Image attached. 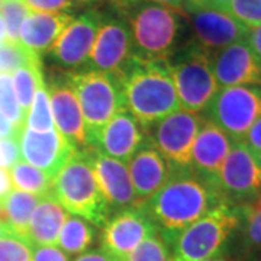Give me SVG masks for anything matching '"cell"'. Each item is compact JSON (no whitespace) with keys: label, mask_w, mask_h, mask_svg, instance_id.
<instances>
[{"label":"cell","mask_w":261,"mask_h":261,"mask_svg":"<svg viewBox=\"0 0 261 261\" xmlns=\"http://www.w3.org/2000/svg\"><path fill=\"white\" fill-rule=\"evenodd\" d=\"M221 203L219 192L189 170H174L164 186L141 207L167 243Z\"/></svg>","instance_id":"6da1fadb"},{"label":"cell","mask_w":261,"mask_h":261,"mask_svg":"<svg viewBox=\"0 0 261 261\" xmlns=\"http://www.w3.org/2000/svg\"><path fill=\"white\" fill-rule=\"evenodd\" d=\"M118 77L125 108L142 128L180 109L167 61H144L134 57Z\"/></svg>","instance_id":"7a4b0ae2"},{"label":"cell","mask_w":261,"mask_h":261,"mask_svg":"<svg viewBox=\"0 0 261 261\" xmlns=\"http://www.w3.org/2000/svg\"><path fill=\"white\" fill-rule=\"evenodd\" d=\"M122 18L129 29L134 57L144 61H167L180 48L183 12L141 0Z\"/></svg>","instance_id":"3957f363"},{"label":"cell","mask_w":261,"mask_h":261,"mask_svg":"<svg viewBox=\"0 0 261 261\" xmlns=\"http://www.w3.org/2000/svg\"><path fill=\"white\" fill-rule=\"evenodd\" d=\"M53 193L70 215L103 228L112 218L84 151L75 149L54 177Z\"/></svg>","instance_id":"277c9868"},{"label":"cell","mask_w":261,"mask_h":261,"mask_svg":"<svg viewBox=\"0 0 261 261\" xmlns=\"http://www.w3.org/2000/svg\"><path fill=\"white\" fill-rule=\"evenodd\" d=\"M240 222L237 206L221 203L205 216L176 233L167 245L174 261L216 258L237 231Z\"/></svg>","instance_id":"5b68a950"},{"label":"cell","mask_w":261,"mask_h":261,"mask_svg":"<svg viewBox=\"0 0 261 261\" xmlns=\"http://www.w3.org/2000/svg\"><path fill=\"white\" fill-rule=\"evenodd\" d=\"M67 77L80 103L89 148L103 126L116 113L126 109L121 80L118 75L90 68H79L74 73H67Z\"/></svg>","instance_id":"8992f818"},{"label":"cell","mask_w":261,"mask_h":261,"mask_svg":"<svg viewBox=\"0 0 261 261\" xmlns=\"http://www.w3.org/2000/svg\"><path fill=\"white\" fill-rule=\"evenodd\" d=\"M167 65L180 109L196 115L203 112L219 89L212 71L211 56L190 41L168 58Z\"/></svg>","instance_id":"52a82bcc"},{"label":"cell","mask_w":261,"mask_h":261,"mask_svg":"<svg viewBox=\"0 0 261 261\" xmlns=\"http://www.w3.org/2000/svg\"><path fill=\"white\" fill-rule=\"evenodd\" d=\"M261 116V86H233L218 89L202 112L205 121L212 122L233 141L243 142L252 123Z\"/></svg>","instance_id":"ba28073f"},{"label":"cell","mask_w":261,"mask_h":261,"mask_svg":"<svg viewBox=\"0 0 261 261\" xmlns=\"http://www.w3.org/2000/svg\"><path fill=\"white\" fill-rule=\"evenodd\" d=\"M226 203L241 206L261 196V159L244 142H233L216 178Z\"/></svg>","instance_id":"9c48e42d"},{"label":"cell","mask_w":261,"mask_h":261,"mask_svg":"<svg viewBox=\"0 0 261 261\" xmlns=\"http://www.w3.org/2000/svg\"><path fill=\"white\" fill-rule=\"evenodd\" d=\"M203 118L178 109L145 129L147 140L174 170H189L196 135Z\"/></svg>","instance_id":"30bf717a"},{"label":"cell","mask_w":261,"mask_h":261,"mask_svg":"<svg viewBox=\"0 0 261 261\" xmlns=\"http://www.w3.org/2000/svg\"><path fill=\"white\" fill-rule=\"evenodd\" d=\"M132 58V41L125 19L115 15H102L93 47L84 68L121 75Z\"/></svg>","instance_id":"8fae6325"},{"label":"cell","mask_w":261,"mask_h":261,"mask_svg":"<svg viewBox=\"0 0 261 261\" xmlns=\"http://www.w3.org/2000/svg\"><path fill=\"white\" fill-rule=\"evenodd\" d=\"M183 15L187 18L193 34L192 42L209 56L233 42L243 41L248 34V29L224 10L186 5Z\"/></svg>","instance_id":"7c38bea8"},{"label":"cell","mask_w":261,"mask_h":261,"mask_svg":"<svg viewBox=\"0 0 261 261\" xmlns=\"http://www.w3.org/2000/svg\"><path fill=\"white\" fill-rule=\"evenodd\" d=\"M159 233L144 209L130 207L112 215L103 226L102 250L123 261L142 241Z\"/></svg>","instance_id":"4fadbf2b"},{"label":"cell","mask_w":261,"mask_h":261,"mask_svg":"<svg viewBox=\"0 0 261 261\" xmlns=\"http://www.w3.org/2000/svg\"><path fill=\"white\" fill-rule=\"evenodd\" d=\"M82 151L89 160L99 189L113 214L142 205L134 190L125 163L111 159L92 147Z\"/></svg>","instance_id":"5bb4252c"},{"label":"cell","mask_w":261,"mask_h":261,"mask_svg":"<svg viewBox=\"0 0 261 261\" xmlns=\"http://www.w3.org/2000/svg\"><path fill=\"white\" fill-rule=\"evenodd\" d=\"M102 13L84 12L67 25L53 45L49 54L57 64L67 70H79L87 63L96 39Z\"/></svg>","instance_id":"9a60e30c"},{"label":"cell","mask_w":261,"mask_h":261,"mask_svg":"<svg viewBox=\"0 0 261 261\" xmlns=\"http://www.w3.org/2000/svg\"><path fill=\"white\" fill-rule=\"evenodd\" d=\"M20 159L56 177L75 148L54 128L48 132L22 128L18 135Z\"/></svg>","instance_id":"2e32d148"},{"label":"cell","mask_w":261,"mask_h":261,"mask_svg":"<svg viewBox=\"0 0 261 261\" xmlns=\"http://www.w3.org/2000/svg\"><path fill=\"white\" fill-rule=\"evenodd\" d=\"M56 128L75 149L87 148V130L80 103L68 77L51 79L47 84Z\"/></svg>","instance_id":"e0dca14e"},{"label":"cell","mask_w":261,"mask_h":261,"mask_svg":"<svg viewBox=\"0 0 261 261\" xmlns=\"http://www.w3.org/2000/svg\"><path fill=\"white\" fill-rule=\"evenodd\" d=\"M211 64L218 87L260 84L261 61L245 39L233 42L211 56Z\"/></svg>","instance_id":"ac0fdd59"},{"label":"cell","mask_w":261,"mask_h":261,"mask_svg":"<svg viewBox=\"0 0 261 261\" xmlns=\"http://www.w3.org/2000/svg\"><path fill=\"white\" fill-rule=\"evenodd\" d=\"M232 145L233 141L224 130L219 129L212 122L203 119L192 147L190 170L216 189L219 170Z\"/></svg>","instance_id":"d6986e66"},{"label":"cell","mask_w":261,"mask_h":261,"mask_svg":"<svg viewBox=\"0 0 261 261\" xmlns=\"http://www.w3.org/2000/svg\"><path fill=\"white\" fill-rule=\"evenodd\" d=\"M145 140V129L125 109L103 126L90 147L126 164Z\"/></svg>","instance_id":"ffe728a7"},{"label":"cell","mask_w":261,"mask_h":261,"mask_svg":"<svg viewBox=\"0 0 261 261\" xmlns=\"http://www.w3.org/2000/svg\"><path fill=\"white\" fill-rule=\"evenodd\" d=\"M130 181L141 203L155 195L171 177L174 168L148 140L134 152L126 163Z\"/></svg>","instance_id":"44dd1931"},{"label":"cell","mask_w":261,"mask_h":261,"mask_svg":"<svg viewBox=\"0 0 261 261\" xmlns=\"http://www.w3.org/2000/svg\"><path fill=\"white\" fill-rule=\"evenodd\" d=\"M74 19L70 12L38 13L31 12L19 31V42L41 57L51 51L64 28Z\"/></svg>","instance_id":"7402d4cb"},{"label":"cell","mask_w":261,"mask_h":261,"mask_svg":"<svg viewBox=\"0 0 261 261\" xmlns=\"http://www.w3.org/2000/svg\"><path fill=\"white\" fill-rule=\"evenodd\" d=\"M68 212L57 200L54 193L41 196L35 206L28 229V241L32 245H56Z\"/></svg>","instance_id":"603a6c76"},{"label":"cell","mask_w":261,"mask_h":261,"mask_svg":"<svg viewBox=\"0 0 261 261\" xmlns=\"http://www.w3.org/2000/svg\"><path fill=\"white\" fill-rule=\"evenodd\" d=\"M39 199L41 196L31 195L27 192L15 190V189H12L9 193L2 199L5 225L9 228L10 232L28 240L31 216Z\"/></svg>","instance_id":"cb8c5ba5"},{"label":"cell","mask_w":261,"mask_h":261,"mask_svg":"<svg viewBox=\"0 0 261 261\" xmlns=\"http://www.w3.org/2000/svg\"><path fill=\"white\" fill-rule=\"evenodd\" d=\"M96 238V228L86 219L68 215L57 238V247L67 255H80L86 252Z\"/></svg>","instance_id":"d4e9b609"},{"label":"cell","mask_w":261,"mask_h":261,"mask_svg":"<svg viewBox=\"0 0 261 261\" xmlns=\"http://www.w3.org/2000/svg\"><path fill=\"white\" fill-rule=\"evenodd\" d=\"M238 209V231L243 250L248 254L261 252V196L250 203L237 206Z\"/></svg>","instance_id":"484cf974"},{"label":"cell","mask_w":261,"mask_h":261,"mask_svg":"<svg viewBox=\"0 0 261 261\" xmlns=\"http://www.w3.org/2000/svg\"><path fill=\"white\" fill-rule=\"evenodd\" d=\"M9 176L12 187L15 190L37 196H44L53 192L54 177L48 176L42 170L25 163L23 160L18 161L10 168Z\"/></svg>","instance_id":"4316f807"},{"label":"cell","mask_w":261,"mask_h":261,"mask_svg":"<svg viewBox=\"0 0 261 261\" xmlns=\"http://www.w3.org/2000/svg\"><path fill=\"white\" fill-rule=\"evenodd\" d=\"M42 79H44V73H42L41 58L34 60L32 63L23 65V67H20L16 71L12 73L13 92H15L20 109L25 113L28 112L35 90H37L38 83Z\"/></svg>","instance_id":"83f0119b"},{"label":"cell","mask_w":261,"mask_h":261,"mask_svg":"<svg viewBox=\"0 0 261 261\" xmlns=\"http://www.w3.org/2000/svg\"><path fill=\"white\" fill-rule=\"evenodd\" d=\"M25 128L37 132H48L54 129V121L51 113V102L48 94L45 79H42L37 86L32 103L25 116Z\"/></svg>","instance_id":"f1b7e54d"},{"label":"cell","mask_w":261,"mask_h":261,"mask_svg":"<svg viewBox=\"0 0 261 261\" xmlns=\"http://www.w3.org/2000/svg\"><path fill=\"white\" fill-rule=\"evenodd\" d=\"M41 57L29 51L20 42L6 41L0 45V74H12L18 68Z\"/></svg>","instance_id":"f546056e"},{"label":"cell","mask_w":261,"mask_h":261,"mask_svg":"<svg viewBox=\"0 0 261 261\" xmlns=\"http://www.w3.org/2000/svg\"><path fill=\"white\" fill-rule=\"evenodd\" d=\"M0 113L9 119L16 129H22L27 113L19 106L13 92L12 74H0Z\"/></svg>","instance_id":"4dcf8cb0"},{"label":"cell","mask_w":261,"mask_h":261,"mask_svg":"<svg viewBox=\"0 0 261 261\" xmlns=\"http://www.w3.org/2000/svg\"><path fill=\"white\" fill-rule=\"evenodd\" d=\"M221 10L248 31L261 25V0H229Z\"/></svg>","instance_id":"1f68e13d"},{"label":"cell","mask_w":261,"mask_h":261,"mask_svg":"<svg viewBox=\"0 0 261 261\" xmlns=\"http://www.w3.org/2000/svg\"><path fill=\"white\" fill-rule=\"evenodd\" d=\"M31 10L22 0H3L0 6V16L6 27V37L10 42H19V31Z\"/></svg>","instance_id":"d6a6232c"},{"label":"cell","mask_w":261,"mask_h":261,"mask_svg":"<svg viewBox=\"0 0 261 261\" xmlns=\"http://www.w3.org/2000/svg\"><path fill=\"white\" fill-rule=\"evenodd\" d=\"M123 261H174L171 251L160 233L147 238Z\"/></svg>","instance_id":"836d02e7"},{"label":"cell","mask_w":261,"mask_h":261,"mask_svg":"<svg viewBox=\"0 0 261 261\" xmlns=\"http://www.w3.org/2000/svg\"><path fill=\"white\" fill-rule=\"evenodd\" d=\"M34 245L15 233L0 237V261H31Z\"/></svg>","instance_id":"e575fe53"},{"label":"cell","mask_w":261,"mask_h":261,"mask_svg":"<svg viewBox=\"0 0 261 261\" xmlns=\"http://www.w3.org/2000/svg\"><path fill=\"white\" fill-rule=\"evenodd\" d=\"M31 12L38 13H60L70 12L79 5L77 0H22Z\"/></svg>","instance_id":"d590c367"},{"label":"cell","mask_w":261,"mask_h":261,"mask_svg":"<svg viewBox=\"0 0 261 261\" xmlns=\"http://www.w3.org/2000/svg\"><path fill=\"white\" fill-rule=\"evenodd\" d=\"M20 161V148L18 137H8L0 140V168L8 170Z\"/></svg>","instance_id":"8d00e7d4"},{"label":"cell","mask_w":261,"mask_h":261,"mask_svg":"<svg viewBox=\"0 0 261 261\" xmlns=\"http://www.w3.org/2000/svg\"><path fill=\"white\" fill-rule=\"evenodd\" d=\"M31 261H70V255L57 245H34Z\"/></svg>","instance_id":"74e56055"},{"label":"cell","mask_w":261,"mask_h":261,"mask_svg":"<svg viewBox=\"0 0 261 261\" xmlns=\"http://www.w3.org/2000/svg\"><path fill=\"white\" fill-rule=\"evenodd\" d=\"M243 142L261 159V116L252 123Z\"/></svg>","instance_id":"f35d334b"},{"label":"cell","mask_w":261,"mask_h":261,"mask_svg":"<svg viewBox=\"0 0 261 261\" xmlns=\"http://www.w3.org/2000/svg\"><path fill=\"white\" fill-rule=\"evenodd\" d=\"M73 261H121L115 258L109 252L100 250H92V251H86L80 255H77Z\"/></svg>","instance_id":"ab89813d"},{"label":"cell","mask_w":261,"mask_h":261,"mask_svg":"<svg viewBox=\"0 0 261 261\" xmlns=\"http://www.w3.org/2000/svg\"><path fill=\"white\" fill-rule=\"evenodd\" d=\"M245 42L248 44V47L251 48L252 53L261 61V25L248 31V34L245 37Z\"/></svg>","instance_id":"60d3db41"},{"label":"cell","mask_w":261,"mask_h":261,"mask_svg":"<svg viewBox=\"0 0 261 261\" xmlns=\"http://www.w3.org/2000/svg\"><path fill=\"white\" fill-rule=\"evenodd\" d=\"M19 129L15 128V125L3 115L0 113V138H8V137H18Z\"/></svg>","instance_id":"b9f144b4"},{"label":"cell","mask_w":261,"mask_h":261,"mask_svg":"<svg viewBox=\"0 0 261 261\" xmlns=\"http://www.w3.org/2000/svg\"><path fill=\"white\" fill-rule=\"evenodd\" d=\"M109 5L113 9H116L121 15H125L129 9H132L135 5H138L141 0H108Z\"/></svg>","instance_id":"7bdbcfd3"},{"label":"cell","mask_w":261,"mask_h":261,"mask_svg":"<svg viewBox=\"0 0 261 261\" xmlns=\"http://www.w3.org/2000/svg\"><path fill=\"white\" fill-rule=\"evenodd\" d=\"M12 181H10V176L8 170L0 168V200L12 190Z\"/></svg>","instance_id":"ee69618b"},{"label":"cell","mask_w":261,"mask_h":261,"mask_svg":"<svg viewBox=\"0 0 261 261\" xmlns=\"http://www.w3.org/2000/svg\"><path fill=\"white\" fill-rule=\"evenodd\" d=\"M147 2L159 3V5L167 6V8H171V9L180 10V12H183V8L186 5V0H147Z\"/></svg>","instance_id":"f6af8a7d"},{"label":"cell","mask_w":261,"mask_h":261,"mask_svg":"<svg viewBox=\"0 0 261 261\" xmlns=\"http://www.w3.org/2000/svg\"><path fill=\"white\" fill-rule=\"evenodd\" d=\"M229 0H199V3L196 6H200V8H211V9H222L225 5L228 3Z\"/></svg>","instance_id":"bcb514c9"},{"label":"cell","mask_w":261,"mask_h":261,"mask_svg":"<svg viewBox=\"0 0 261 261\" xmlns=\"http://www.w3.org/2000/svg\"><path fill=\"white\" fill-rule=\"evenodd\" d=\"M8 41V37H6V27H5V22L0 16V45L5 44Z\"/></svg>","instance_id":"7dc6e473"},{"label":"cell","mask_w":261,"mask_h":261,"mask_svg":"<svg viewBox=\"0 0 261 261\" xmlns=\"http://www.w3.org/2000/svg\"><path fill=\"white\" fill-rule=\"evenodd\" d=\"M9 232H10L9 228L3 224V222H0V237H3V235H6V233H9Z\"/></svg>","instance_id":"c3c4849f"},{"label":"cell","mask_w":261,"mask_h":261,"mask_svg":"<svg viewBox=\"0 0 261 261\" xmlns=\"http://www.w3.org/2000/svg\"><path fill=\"white\" fill-rule=\"evenodd\" d=\"M0 222L5 224V215H3V205H2V200H0Z\"/></svg>","instance_id":"681fc988"},{"label":"cell","mask_w":261,"mask_h":261,"mask_svg":"<svg viewBox=\"0 0 261 261\" xmlns=\"http://www.w3.org/2000/svg\"><path fill=\"white\" fill-rule=\"evenodd\" d=\"M79 3H97V2H100V0H77Z\"/></svg>","instance_id":"f907efd6"},{"label":"cell","mask_w":261,"mask_h":261,"mask_svg":"<svg viewBox=\"0 0 261 261\" xmlns=\"http://www.w3.org/2000/svg\"><path fill=\"white\" fill-rule=\"evenodd\" d=\"M199 3V0H186V5H193V6H196ZM185 5V6H186Z\"/></svg>","instance_id":"816d5d0a"},{"label":"cell","mask_w":261,"mask_h":261,"mask_svg":"<svg viewBox=\"0 0 261 261\" xmlns=\"http://www.w3.org/2000/svg\"><path fill=\"white\" fill-rule=\"evenodd\" d=\"M203 261H228V260L221 258V257H216V258H209V260H203Z\"/></svg>","instance_id":"f5cc1de1"},{"label":"cell","mask_w":261,"mask_h":261,"mask_svg":"<svg viewBox=\"0 0 261 261\" xmlns=\"http://www.w3.org/2000/svg\"><path fill=\"white\" fill-rule=\"evenodd\" d=\"M260 86H261V68H260Z\"/></svg>","instance_id":"db71d44e"},{"label":"cell","mask_w":261,"mask_h":261,"mask_svg":"<svg viewBox=\"0 0 261 261\" xmlns=\"http://www.w3.org/2000/svg\"><path fill=\"white\" fill-rule=\"evenodd\" d=\"M2 2H3V0H0V6H2Z\"/></svg>","instance_id":"11a10c76"}]
</instances>
